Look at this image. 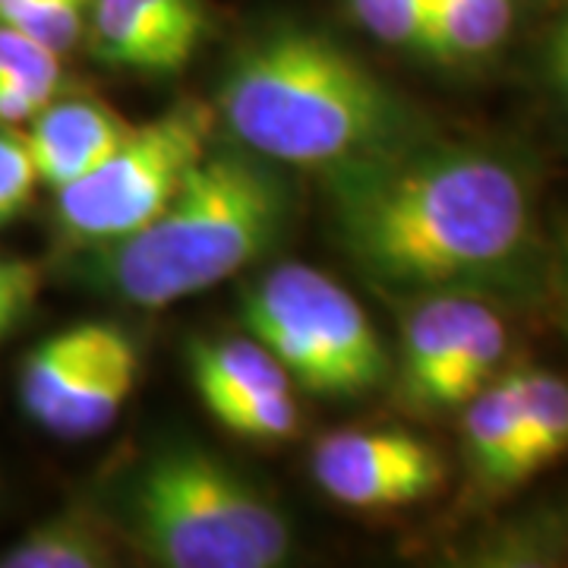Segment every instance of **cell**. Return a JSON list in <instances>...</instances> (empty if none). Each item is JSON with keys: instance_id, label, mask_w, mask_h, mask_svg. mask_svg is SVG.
<instances>
[{"instance_id": "6da1fadb", "label": "cell", "mask_w": 568, "mask_h": 568, "mask_svg": "<svg viewBox=\"0 0 568 568\" xmlns=\"http://www.w3.org/2000/svg\"><path fill=\"white\" fill-rule=\"evenodd\" d=\"M320 178L335 244L395 297L506 304L549 284L540 178L521 149L429 133Z\"/></svg>"}, {"instance_id": "7a4b0ae2", "label": "cell", "mask_w": 568, "mask_h": 568, "mask_svg": "<svg viewBox=\"0 0 568 568\" xmlns=\"http://www.w3.org/2000/svg\"><path fill=\"white\" fill-rule=\"evenodd\" d=\"M215 121L246 152L316 174L436 133L351 48L297 22L260 29L234 48Z\"/></svg>"}, {"instance_id": "3957f363", "label": "cell", "mask_w": 568, "mask_h": 568, "mask_svg": "<svg viewBox=\"0 0 568 568\" xmlns=\"http://www.w3.org/2000/svg\"><path fill=\"white\" fill-rule=\"evenodd\" d=\"M294 205L282 164L241 145L205 149L152 222L85 250L82 278L123 304L162 310L260 263L284 241Z\"/></svg>"}, {"instance_id": "277c9868", "label": "cell", "mask_w": 568, "mask_h": 568, "mask_svg": "<svg viewBox=\"0 0 568 568\" xmlns=\"http://www.w3.org/2000/svg\"><path fill=\"white\" fill-rule=\"evenodd\" d=\"M123 540L164 568H275L294 528L275 499L200 446L149 455L123 493Z\"/></svg>"}, {"instance_id": "5b68a950", "label": "cell", "mask_w": 568, "mask_h": 568, "mask_svg": "<svg viewBox=\"0 0 568 568\" xmlns=\"http://www.w3.org/2000/svg\"><path fill=\"white\" fill-rule=\"evenodd\" d=\"M241 316L291 386L323 398H361L392 379V354L364 306L313 265L268 268L244 291Z\"/></svg>"}, {"instance_id": "8992f818", "label": "cell", "mask_w": 568, "mask_h": 568, "mask_svg": "<svg viewBox=\"0 0 568 568\" xmlns=\"http://www.w3.org/2000/svg\"><path fill=\"white\" fill-rule=\"evenodd\" d=\"M212 126L215 108L196 99L174 104L155 121L130 126L95 171L54 190V219L63 237L89 250L136 234L203 159Z\"/></svg>"}, {"instance_id": "52a82bcc", "label": "cell", "mask_w": 568, "mask_h": 568, "mask_svg": "<svg viewBox=\"0 0 568 568\" xmlns=\"http://www.w3.org/2000/svg\"><path fill=\"white\" fill-rule=\"evenodd\" d=\"M508 325L496 301L477 294L410 297L392 386L414 414H448L462 407L503 369Z\"/></svg>"}, {"instance_id": "ba28073f", "label": "cell", "mask_w": 568, "mask_h": 568, "mask_svg": "<svg viewBox=\"0 0 568 568\" xmlns=\"http://www.w3.org/2000/svg\"><path fill=\"white\" fill-rule=\"evenodd\" d=\"M313 477L338 506L383 511L433 496L446 480V462L407 429H342L316 443Z\"/></svg>"}, {"instance_id": "9c48e42d", "label": "cell", "mask_w": 568, "mask_h": 568, "mask_svg": "<svg viewBox=\"0 0 568 568\" xmlns=\"http://www.w3.org/2000/svg\"><path fill=\"white\" fill-rule=\"evenodd\" d=\"M205 32V0H92L85 29L99 61L145 77L183 70Z\"/></svg>"}, {"instance_id": "30bf717a", "label": "cell", "mask_w": 568, "mask_h": 568, "mask_svg": "<svg viewBox=\"0 0 568 568\" xmlns=\"http://www.w3.org/2000/svg\"><path fill=\"white\" fill-rule=\"evenodd\" d=\"M462 455L470 484L487 496L521 487L537 474L525 443L515 366L499 369L462 407Z\"/></svg>"}, {"instance_id": "8fae6325", "label": "cell", "mask_w": 568, "mask_h": 568, "mask_svg": "<svg viewBox=\"0 0 568 568\" xmlns=\"http://www.w3.org/2000/svg\"><path fill=\"white\" fill-rule=\"evenodd\" d=\"M126 133L130 123L99 99H51L26 130L39 183L51 190L95 171Z\"/></svg>"}, {"instance_id": "7c38bea8", "label": "cell", "mask_w": 568, "mask_h": 568, "mask_svg": "<svg viewBox=\"0 0 568 568\" xmlns=\"http://www.w3.org/2000/svg\"><path fill=\"white\" fill-rule=\"evenodd\" d=\"M525 10L528 0H429L417 58L448 70L487 67L518 36Z\"/></svg>"}, {"instance_id": "4fadbf2b", "label": "cell", "mask_w": 568, "mask_h": 568, "mask_svg": "<svg viewBox=\"0 0 568 568\" xmlns=\"http://www.w3.org/2000/svg\"><path fill=\"white\" fill-rule=\"evenodd\" d=\"M114 332V323H80L48 335L29 351L20 369L22 410L39 426H51L85 369L95 364Z\"/></svg>"}, {"instance_id": "5bb4252c", "label": "cell", "mask_w": 568, "mask_h": 568, "mask_svg": "<svg viewBox=\"0 0 568 568\" xmlns=\"http://www.w3.org/2000/svg\"><path fill=\"white\" fill-rule=\"evenodd\" d=\"M140 379V351L136 342L114 325L108 345L95 357V364L85 369L70 398L63 402L58 417L51 420L48 433L63 439H85L95 436L118 420V414L133 395Z\"/></svg>"}, {"instance_id": "9a60e30c", "label": "cell", "mask_w": 568, "mask_h": 568, "mask_svg": "<svg viewBox=\"0 0 568 568\" xmlns=\"http://www.w3.org/2000/svg\"><path fill=\"white\" fill-rule=\"evenodd\" d=\"M118 562V530L89 508H67L0 552L3 568H108Z\"/></svg>"}, {"instance_id": "2e32d148", "label": "cell", "mask_w": 568, "mask_h": 568, "mask_svg": "<svg viewBox=\"0 0 568 568\" xmlns=\"http://www.w3.org/2000/svg\"><path fill=\"white\" fill-rule=\"evenodd\" d=\"M186 366L193 388L205 407L222 405L227 398L291 388L282 364L256 338H200L186 347Z\"/></svg>"}, {"instance_id": "e0dca14e", "label": "cell", "mask_w": 568, "mask_h": 568, "mask_svg": "<svg viewBox=\"0 0 568 568\" xmlns=\"http://www.w3.org/2000/svg\"><path fill=\"white\" fill-rule=\"evenodd\" d=\"M525 443L534 470L568 455V379L544 366H515Z\"/></svg>"}, {"instance_id": "ac0fdd59", "label": "cell", "mask_w": 568, "mask_h": 568, "mask_svg": "<svg viewBox=\"0 0 568 568\" xmlns=\"http://www.w3.org/2000/svg\"><path fill=\"white\" fill-rule=\"evenodd\" d=\"M568 559V508H549L489 534L470 552L480 566H552Z\"/></svg>"}, {"instance_id": "d6986e66", "label": "cell", "mask_w": 568, "mask_h": 568, "mask_svg": "<svg viewBox=\"0 0 568 568\" xmlns=\"http://www.w3.org/2000/svg\"><path fill=\"white\" fill-rule=\"evenodd\" d=\"M224 429L234 436H244L253 443H284L297 436L301 410L291 395V388H268V392H250L227 398L222 405L205 407Z\"/></svg>"}, {"instance_id": "ffe728a7", "label": "cell", "mask_w": 568, "mask_h": 568, "mask_svg": "<svg viewBox=\"0 0 568 568\" xmlns=\"http://www.w3.org/2000/svg\"><path fill=\"white\" fill-rule=\"evenodd\" d=\"M92 0H29L0 26H10L54 54H67L89 29Z\"/></svg>"}, {"instance_id": "44dd1931", "label": "cell", "mask_w": 568, "mask_h": 568, "mask_svg": "<svg viewBox=\"0 0 568 568\" xmlns=\"http://www.w3.org/2000/svg\"><path fill=\"white\" fill-rule=\"evenodd\" d=\"M342 3L351 13V20L357 22L369 39L417 58L429 0H342Z\"/></svg>"}, {"instance_id": "7402d4cb", "label": "cell", "mask_w": 568, "mask_h": 568, "mask_svg": "<svg viewBox=\"0 0 568 568\" xmlns=\"http://www.w3.org/2000/svg\"><path fill=\"white\" fill-rule=\"evenodd\" d=\"M39 186V171L20 126H0V227L17 222Z\"/></svg>"}, {"instance_id": "603a6c76", "label": "cell", "mask_w": 568, "mask_h": 568, "mask_svg": "<svg viewBox=\"0 0 568 568\" xmlns=\"http://www.w3.org/2000/svg\"><path fill=\"white\" fill-rule=\"evenodd\" d=\"M3 80L44 82V85L61 89V54L48 51L44 44L32 41L10 26H0V82Z\"/></svg>"}, {"instance_id": "cb8c5ba5", "label": "cell", "mask_w": 568, "mask_h": 568, "mask_svg": "<svg viewBox=\"0 0 568 568\" xmlns=\"http://www.w3.org/2000/svg\"><path fill=\"white\" fill-rule=\"evenodd\" d=\"M540 77L547 99L568 133V0L559 3L540 51Z\"/></svg>"}, {"instance_id": "d4e9b609", "label": "cell", "mask_w": 568, "mask_h": 568, "mask_svg": "<svg viewBox=\"0 0 568 568\" xmlns=\"http://www.w3.org/2000/svg\"><path fill=\"white\" fill-rule=\"evenodd\" d=\"M39 294V272L32 263L0 256V338L29 313Z\"/></svg>"}, {"instance_id": "484cf974", "label": "cell", "mask_w": 568, "mask_h": 568, "mask_svg": "<svg viewBox=\"0 0 568 568\" xmlns=\"http://www.w3.org/2000/svg\"><path fill=\"white\" fill-rule=\"evenodd\" d=\"M58 85L44 82L3 80L0 82V126H22L39 114L51 99H58Z\"/></svg>"}, {"instance_id": "4316f807", "label": "cell", "mask_w": 568, "mask_h": 568, "mask_svg": "<svg viewBox=\"0 0 568 568\" xmlns=\"http://www.w3.org/2000/svg\"><path fill=\"white\" fill-rule=\"evenodd\" d=\"M549 287L556 294L562 325L568 332V222L556 231V241L549 244Z\"/></svg>"}, {"instance_id": "83f0119b", "label": "cell", "mask_w": 568, "mask_h": 568, "mask_svg": "<svg viewBox=\"0 0 568 568\" xmlns=\"http://www.w3.org/2000/svg\"><path fill=\"white\" fill-rule=\"evenodd\" d=\"M22 3H29V0H0V22L7 20L13 10H20Z\"/></svg>"}]
</instances>
